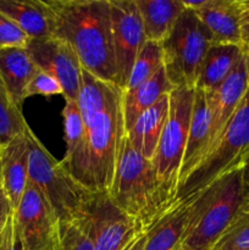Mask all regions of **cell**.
<instances>
[{
  "label": "cell",
  "instance_id": "10",
  "mask_svg": "<svg viewBox=\"0 0 249 250\" xmlns=\"http://www.w3.org/2000/svg\"><path fill=\"white\" fill-rule=\"evenodd\" d=\"M15 221L24 250H54L61 236V227L42 193L28 181Z\"/></svg>",
  "mask_w": 249,
  "mask_h": 250
},
{
  "label": "cell",
  "instance_id": "26",
  "mask_svg": "<svg viewBox=\"0 0 249 250\" xmlns=\"http://www.w3.org/2000/svg\"><path fill=\"white\" fill-rule=\"evenodd\" d=\"M63 136L66 142L65 155H70L82 146L85 137V126L77 100H65L62 107Z\"/></svg>",
  "mask_w": 249,
  "mask_h": 250
},
{
  "label": "cell",
  "instance_id": "31",
  "mask_svg": "<svg viewBox=\"0 0 249 250\" xmlns=\"http://www.w3.org/2000/svg\"><path fill=\"white\" fill-rule=\"evenodd\" d=\"M0 250H24L15 221V211L0 234Z\"/></svg>",
  "mask_w": 249,
  "mask_h": 250
},
{
  "label": "cell",
  "instance_id": "5",
  "mask_svg": "<svg viewBox=\"0 0 249 250\" xmlns=\"http://www.w3.org/2000/svg\"><path fill=\"white\" fill-rule=\"evenodd\" d=\"M26 137L28 143V181L42 193L61 229L71 222L84 219L94 193L85 189L70 175L29 126L26 129Z\"/></svg>",
  "mask_w": 249,
  "mask_h": 250
},
{
  "label": "cell",
  "instance_id": "32",
  "mask_svg": "<svg viewBox=\"0 0 249 250\" xmlns=\"http://www.w3.org/2000/svg\"><path fill=\"white\" fill-rule=\"evenodd\" d=\"M239 34L241 44L249 51V0H241Z\"/></svg>",
  "mask_w": 249,
  "mask_h": 250
},
{
  "label": "cell",
  "instance_id": "14",
  "mask_svg": "<svg viewBox=\"0 0 249 250\" xmlns=\"http://www.w3.org/2000/svg\"><path fill=\"white\" fill-rule=\"evenodd\" d=\"M183 4L198 15L211 33L214 43L241 44V0H183Z\"/></svg>",
  "mask_w": 249,
  "mask_h": 250
},
{
  "label": "cell",
  "instance_id": "35",
  "mask_svg": "<svg viewBox=\"0 0 249 250\" xmlns=\"http://www.w3.org/2000/svg\"><path fill=\"white\" fill-rule=\"evenodd\" d=\"M241 167H242V170H243L244 181H246L247 186L249 187V154L246 156V158H244V160H243V163H242Z\"/></svg>",
  "mask_w": 249,
  "mask_h": 250
},
{
  "label": "cell",
  "instance_id": "16",
  "mask_svg": "<svg viewBox=\"0 0 249 250\" xmlns=\"http://www.w3.org/2000/svg\"><path fill=\"white\" fill-rule=\"evenodd\" d=\"M1 187L16 210L28 183V143L26 132L0 149Z\"/></svg>",
  "mask_w": 249,
  "mask_h": 250
},
{
  "label": "cell",
  "instance_id": "25",
  "mask_svg": "<svg viewBox=\"0 0 249 250\" xmlns=\"http://www.w3.org/2000/svg\"><path fill=\"white\" fill-rule=\"evenodd\" d=\"M28 124L0 81V149L26 132Z\"/></svg>",
  "mask_w": 249,
  "mask_h": 250
},
{
  "label": "cell",
  "instance_id": "29",
  "mask_svg": "<svg viewBox=\"0 0 249 250\" xmlns=\"http://www.w3.org/2000/svg\"><path fill=\"white\" fill-rule=\"evenodd\" d=\"M29 41L19 24L0 11V48H27Z\"/></svg>",
  "mask_w": 249,
  "mask_h": 250
},
{
  "label": "cell",
  "instance_id": "30",
  "mask_svg": "<svg viewBox=\"0 0 249 250\" xmlns=\"http://www.w3.org/2000/svg\"><path fill=\"white\" fill-rule=\"evenodd\" d=\"M58 94H63L61 83L50 73H46L42 70L37 71L26 89V99L33 97V95L51 97V95Z\"/></svg>",
  "mask_w": 249,
  "mask_h": 250
},
{
  "label": "cell",
  "instance_id": "20",
  "mask_svg": "<svg viewBox=\"0 0 249 250\" xmlns=\"http://www.w3.org/2000/svg\"><path fill=\"white\" fill-rule=\"evenodd\" d=\"M168 95L161 98L154 106L143 112L133 126L126 132L132 146L148 160H153L164 127L167 121L170 110Z\"/></svg>",
  "mask_w": 249,
  "mask_h": 250
},
{
  "label": "cell",
  "instance_id": "6",
  "mask_svg": "<svg viewBox=\"0 0 249 250\" xmlns=\"http://www.w3.org/2000/svg\"><path fill=\"white\" fill-rule=\"evenodd\" d=\"M249 154V89L210 150L180 183L176 202H186L224 173L239 167Z\"/></svg>",
  "mask_w": 249,
  "mask_h": 250
},
{
  "label": "cell",
  "instance_id": "3",
  "mask_svg": "<svg viewBox=\"0 0 249 250\" xmlns=\"http://www.w3.org/2000/svg\"><path fill=\"white\" fill-rule=\"evenodd\" d=\"M189 219L181 246L211 250L249 203L242 167L224 173L189 200Z\"/></svg>",
  "mask_w": 249,
  "mask_h": 250
},
{
  "label": "cell",
  "instance_id": "37",
  "mask_svg": "<svg viewBox=\"0 0 249 250\" xmlns=\"http://www.w3.org/2000/svg\"><path fill=\"white\" fill-rule=\"evenodd\" d=\"M176 250H186L185 248H183V247L182 246H180V247H178V248L177 249H176Z\"/></svg>",
  "mask_w": 249,
  "mask_h": 250
},
{
  "label": "cell",
  "instance_id": "12",
  "mask_svg": "<svg viewBox=\"0 0 249 250\" xmlns=\"http://www.w3.org/2000/svg\"><path fill=\"white\" fill-rule=\"evenodd\" d=\"M26 49L39 70L50 73L61 83L65 100H77L82 65L73 49L58 37L31 39Z\"/></svg>",
  "mask_w": 249,
  "mask_h": 250
},
{
  "label": "cell",
  "instance_id": "18",
  "mask_svg": "<svg viewBox=\"0 0 249 250\" xmlns=\"http://www.w3.org/2000/svg\"><path fill=\"white\" fill-rule=\"evenodd\" d=\"M210 109L205 90L194 88V103L190 116L187 146L183 156L180 183L200 163L209 146ZM180 186V185H178Z\"/></svg>",
  "mask_w": 249,
  "mask_h": 250
},
{
  "label": "cell",
  "instance_id": "4",
  "mask_svg": "<svg viewBox=\"0 0 249 250\" xmlns=\"http://www.w3.org/2000/svg\"><path fill=\"white\" fill-rule=\"evenodd\" d=\"M109 194L116 207L133 220L142 232H145L176 203L164 189L151 160L132 146L126 133L120 142L116 171Z\"/></svg>",
  "mask_w": 249,
  "mask_h": 250
},
{
  "label": "cell",
  "instance_id": "9",
  "mask_svg": "<svg viewBox=\"0 0 249 250\" xmlns=\"http://www.w3.org/2000/svg\"><path fill=\"white\" fill-rule=\"evenodd\" d=\"M110 11L117 87L124 90L146 38L136 0H110Z\"/></svg>",
  "mask_w": 249,
  "mask_h": 250
},
{
  "label": "cell",
  "instance_id": "2",
  "mask_svg": "<svg viewBox=\"0 0 249 250\" xmlns=\"http://www.w3.org/2000/svg\"><path fill=\"white\" fill-rule=\"evenodd\" d=\"M120 90L105 106L83 117L85 137L82 146L61 164L70 175L93 193H110L116 171L120 142L126 133Z\"/></svg>",
  "mask_w": 249,
  "mask_h": 250
},
{
  "label": "cell",
  "instance_id": "21",
  "mask_svg": "<svg viewBox=\"0 0 249 250\" xmlns=\"http://www.w3.org/2000/svg\"><path fill=\"white\" fill-rule=\"evenodd\" d=\"M146 41L163 43L186 10L183 0H136Z\"/></svg>",
  "mask_w": 249,
  "mask_h": 250
},
{
  "label": "cell",
  "instance_id": "34",
  "mask_svg": "<svg viewBox=\"0 0 249 250\" xmlns=\"http://www.w3.org/2000/svg\"><path fill=\"white\" fill-rule=\"evenodd\" d=\"M144 244H145V233L141 232L127 244L124 250H144Z\"/></svg>",
  "mask_w": 249,
  "mask_h": 250
},
{
  "label": "cell",
  "instance_id": "24",
  "mask_svg": "<svg viewBox=\"0 0 249 250\" xmlns=\"http://www.w3.org/2000/svg\"><path fill=\"white\" fill-rule=\"evenodd\" d=\"M163 66L164 56L161 44L146 41L142 50L139 51L136 61H134L124 92H132L136 88H138L139 85L146 82L149 78L153 77Z\"/></svg>",
  "mask_w": 249,
  "mask_h": 250
},
{
  "label": "cell",
  "instance_id": "13",
  "mask_svg": "<svg viewBox=\"0 0 249 250\" xmlns=\"http://www.w3.org/2000/svg\"><path fill=\"white\" fill-rule=\"evenodd\" d=\"M244 48V46H243ZM249 89V51L244 48L233 70L224 82L215 89L207 93L210 109V139L207 151L221 136L222 131ZM204 154V156H205ZM203 156V158H204Z\"/></svg>",
  "mask_w": 249,
  "mask_h": 250
},
{
  "label": "cell",
  "instance_id": "8",
  "mask_svg": "<svg viewBox=\"0 0 249 250\" xmlns=\"http://www.w3.org/2000/svg\"><path fill=\"white\" fill-rule=\"evenodd\" d=\"M168 97L167 121L151 163L164 189L176 202L194 103V88H173Z\"/></svg>",
  "mask_w": 249,
  "mask_h": 250
},
{
  "label": "cell",
  "instance_id": "28",
  "mask_svg": "<svg viewBox=\"0 0 249 250\" xmlns=\"http://www.w3.org/2000/svg\"><path fill=\"white\" fill-rule=\"evenodd\" d=\"M211 250H249V203Z\"/></svg>",
  "mask_w": 249,
  "mask_h": 250
},
{
  "label": "cell",
  "instance_id": "1",
  "mask_svg": "<svg viewBox=\"0 0 249 250\" xmlns=\"http://www.w3.org/2000/svg\"><path fill=\"white\" fill-rule=\"evenodd\" d=\"M55 37L68 44L83 70L117 85L110 0H49Z\"/></svg>",
  "mask_w": 249,
  "mask_h": 250
},
{
  "label": "cell",
  "instance_id": "15",
  "mask_svg": "<svg viewBox=\"0 0 249 250\" xmlns=\"http://www.w3.org/2000/svg\"><path fill=\"white\" fill-rule=\"evenodd\" d=\"M0 11L16 22L29 39L55 37V15L49 0H0Z\"/></svg>",
  "mask_w": 249,
  "mask_h": 250
},
{
  "label": "cell",
  "instance_id": "19",
  "mask_svg": "<svg viewBox=\"0 0 249 250\" xmlns=\"http://www.w3.org/2000/svg\"><path fill=\"white\" fill-rule=\"evenodd\" d=\"M189 219V202H176L150 225L144 250H176L182 244Z\"/></svg>",
  "mask_w": 249,
  "mask_h": 250
},
{
  "label": "cell",
  "instance_id": "33",
  "mask_svg": "<svg viewBox=\"0 0 249 250\" xmlns=\"http://www.w3.org/2000/svg\"><path fill=\"white\" fill-rule=\"evenodd\" d=\"M14 211L15 210L12 209L11 203L7 199L6 194H5L4 189H2L1 185H0V234H1L2 229H5L10 216L14 214Z\"/></svg>",
  "mask_w": 249,
  "mask_h": 250
},
{
  "label": "cell",
  "instance_id": "36",
  "mask_svg": "<svg viewBox=\"0 0 249 250\" xmlns=\"http://www.w3.org/2000/svg\"><path fill=\"white\" fill-rule=\"evenodd\" d=\"M0 183H1V165H0Z\"/></svg>",
  "mask_w": 249,
  "mask_h": 250
},
{
  "label": "cell",
  "instance_id": "23",
  "mask_svg": "<svg viewBox=\"0 0 249 250\" xmlns=\"http://www.w3.org/2000/svg\"><path fill=\"white\" fill-rule=\"evenodd\" d=\"M243 50L241 44H212L204 56L195 88L210 92L219 87L234 68Z\"/></svg>",
  "mask_w": 249,
  "mask_h": 250
},
{
  "label": "cell",
  "instance_id": "22",
  "mask_svg": "<svg viewBox=\"0 0 249 250\" xmlns=\"http://www.w3.org/2000/svg\"><path fill=\"white\" fill-rule=\"evenodd\" d=\"M173 89L168 81L165 67H161L155 75L146 82L139 85L132 92H124L122 97V115H124V129L131 128L139 116L156 104L165 95Z\"/></svg>",
  "mask_w": 249,
  "mask_h": 250
},
{
  "label": "cell",
  "instance_id": "11",
  "mask_svg": "<svg viewBox=\"0 0 249 250\" xmlns=\"http://www.w3.org/2000/svg\"><path fill=\"white\" fill-rule=\"evenodd\" d=\"M85 219L94 250H124L142 232L133 220L116 207L109 193L93 194Z\"/></svg>",
  "mask_w": 249,
  "mask_h": 250
},
{
  "label": "cell",
  "instance_id": "7",
  "mask_svg": "<svg viewBox=\"0 0 249 250\" xmlns=\"http://www.w3.org/2000/svg\"><path fill=\"white\" fill-rule=\"evenodd\" d=\"M212 44L209 29L193 10L186 7L161 43L164 67L173 88H195L204 56Z\"/></svg>",
  "mask_w": 249,
  "mask_h": 250
},
{
  "label": "cell",
  "instance_id": "17",
  "mask_svg": "<svg viewBox=\"0 0 249 250\" xmlns=\"http://www.w3.org/2000/svg\"><path fill=\"white\" fill-rule=\"evenodd\" d=\"M38 70L26 48H0V81L20 109L26 100L27 85Z\"/></svg>",
  "mask_w": 249,
  "mask_h": 250
},
{
  "label": "cell",
  "instance_id": "27",
  "mask_svg": "<svg viewBox=\"0 0 249 250\" xmlns=\"http://www.w3.org/2000/svg\"><path fill=\"white\" fill-rule=\"evenodd\" d=\"M54 250H94L87 219L84 217L63 226Z\"/></svg>",
  "mask_w": 249,
  "mask_h": 250
}]
</instances>
